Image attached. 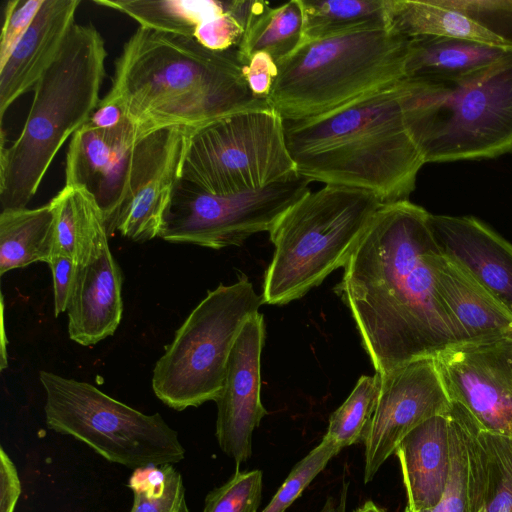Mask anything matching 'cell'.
<instances>
[{
	"label": "cell",
	"mask_w": 512,
	"mask_h": 512,
	"mask_svg": "<svg viewBox=\"0 0 512 512\" xmlns=\"http://www.w3.org/2000/svg\"><path fill=\"white\" fill-rule=\"evenodd\" d=\"M429 215L409 200L383 203L336 287L380 376L465 342L438 292Z\"/></svg>",
	"instance_id": "1"
},
{
	"label": "cell",
	"mask_w": 512,
	"mask_h": 512,
	"mask_svg": "<svg viewBox=\"0 0 512 512\" xmlns=\"http://www.w3.org/2000/svg\"><path fill=\"white\" fill-rule=\"evenodd\" d=\"M242 67L236 48L211 51L194 38L139 26L115 61L103 99L123 109L137 139L165 127L197 129L269 105L251 92Z\"/></svg>",
	"instance_id": "2"
},
{
	"label": "cell",
	"mask_w": 512,
	"mask_h": 512,
	"mask_svg": "<svg viewBox=\"0 0 512 512\" xmlns=\"http://www.w3.org/2000/svg\"><path fill=\"white\" fill-rule=\"evenodd\" d=\"M399 83L320 116L284 121L297 173L372 192L383 203L409 200L425 161L407 128Z\"/></svg>",
	"instance_id": "3"
},
{
	"label": "cell",
	"mask_w": 512,
	"mask_h": 512,
	"mask_svg": "<svg viewBox=\"0 0 512 512\" xmlns=\"http://www.w3.org/2000/svg\"><path fill=\"white\" fill-rule=\"evenodd\" d=\"M106 57L98 30L75 23L36 83L25 124L9 147L1 127V211L27 208L63 144L98 107Z\"/></svg>",
	"instance_id": "4"
},
{
	"label": "cell",
	"mask_w": 512,
	"mask_h": 512,
	"mask_svg": "<svg viewBox=\"0 0 512 512\" xmlns=\"http://www.w3.org/2000/svg\"><path fill=\"white\" fill-rule=\"evenodd\" d=\"M399 92L407 128L425 163L512 153V51L457 79H403Z\"/></svg>",
	"instance_id": "5"
},
{
	"label": "cell",
	"mask_w": 512,
	"mask_h": 512,
	"mask_svg": "<svg viewBox=\"0 0 512 512\" xmlns=\"http://www.w3.org/2000/svg\"><path fill=\"white\" fill-rule=\"evenodd\" d=\"M408 44L390 27L305 41L277 64L267 101L284 121L339 109L401 82Z\"/></svg>",
	"instance_id": "6"
},
{
	"label": "cell",
	"mask_w": 512,
	"mask_h": 512,
	"mask_svg": "<svg viewBox=\"0 0 512 512\" xmlns=\"http://www.w3.org/2000/svg\"><path fill=\"white\" fill-rule=\"evenodd\" d=\"M383 202L372 192L338 185L309 191L270 229L274 254L263 284V303L301 298L344 267Z\"/></svg>",
	"instance_id": "7"
},
{
	"label": "cell",
	"mask_w": 512,
	"mask_h": 512,
	"mask_svg": "<svg viewBox=\"0 0 512 512\" xmlns=\"http://www.w3.org/2000/svg\"><path fill=\"white\" fill-rule=\"evenodd\" d=\"M262 304L245 275L209 291L156 362L152 388L157 398L177 411L216 401L233 345Z\"/></svg>",
	"instance_id": "8"
},
{
	"label": "cell",
	"mask_w": 512,
	"mask_h": 512,
	"mask_svg": "<svg viewBox=\"0 0 512 512\" xmlns=\"http://www.w3.org/2000/svg\"><path fill=\"white\" fill-rule=\"evenodd\" d=\"M47 426L132 469L174 465L185 455L177 432L159 413L144 414L82 381L41 371Z\"/></svg>",
	"instance_id": "9"
},
{
	"label": "cell",
	"mask_w": 512,
	"mask_h": 512,
	"mask_svg": "<svg viewBox=\"0 0 512 512\" xmlns=\"http://www.w3.org/2000/svg\"><path fill=\"white\" fill-rule=\"evenodd\" d=\"M284 120L270 105L244 109L195 129L181 180L212 194L252 191L297 175Z\"/></svg>",
	"instance_id": "10"
},
{
	"label": "cell",
	"mask_w": 512,
	"mask_h": 512,
	"mask_svg": "<svg viewBox=\"0 0 512 512\" xmlns=\"http://www.w3.org/2000/svg\"><path fill=\"white\" fill-rule=\"evenodd\" d=\"M310 183L297 174L257 190L212 194L180 180L159 237L212 249L241 245L253 234L269 232L310 191Z\"/></svg>",
	"instance_id": "11"
},
{
	"label": "cell",
	"mask_w": 512,
	"mask_h": 512,
	"mask_svg": "<svg viewBox=\"0 0 512 512\" xmlns=\"http://www.w3.org/2000/svg\"><path fill=\"white\" fill-rule=\"evenodd\" d=\"M195 129L172 126L138 139L127 157L108 235L118 231L135 242L159 237L163 220L181 180Z\"/></svg>",
	"instance_id": "12"
},
{
	"label": "cell",
	"mask_w": 512,
	"mask_h": 512,
	"mask_svg": "<svg viewBox=\"0 0 512 512\" xmlns=\"http://www.w3.org/2000/svg\"><path fill=\"white\" fill-rule=\"evenodd\" d=\"M379 377L378 400L363 441L365 483L409 432L452 407L435 357L412 360Z\"/></svg>",
	"instance_id": "13"
},
{
	"label": "cell",
	"mask_w": 512,
	"mask_h": 512,
	"mask_svg": "<svg viewBox=\"0 0 512 512\" xmlns=\"http://www.w3.org/2000/svg\"><path fill=\"white\" fill-rule=\"evenodd\" d=\"M435 359L451 402L480 431L512 438V341L462 342Z\"/></svg>",
	"instance_id": "14"
},
{
	"label": "cell",
	"mask_w": 512,
	"mask_h": 512,
	"mask_svg": "<svg viewBox=\"0 0 512 512\" xmlns=\"http://www.w3.org/2000/svg\"><path fill=\"white\" fill-rule=\"evenodd\" d=\"M265 323L259 312L241 329L227 363L217 404L216 437L221 450L236 464L252 455V435L267 414L261 402V352Z\"/></svg>",
	"instance_id": "15"
},
{
	"label": "cell",
	"mask_w": 512,
	"mask_h": 512,
	"mask_svg": "<svg viewBox=\"0 0 512 512\" xmlns=\"http://www.w3.org/2000/svg\"><path fill=\"white\" fill-rule=\"evenodd\" d=\"M440 251L512 312V244L474 216L429 215Z\"/></svg>",
	"instance_id": "16"
},
{
	"label": "cell",
	"mask_w": 512,
	"mask_h": 512,
	"mask_svg": "<svg viewBox=\"0 0 512 512\" xmlns=\"http://www.w3.org/2000/svg\"><path fill=\"white\" fill-rule=\"evenodd\" d=\"M79 0H44L29 28L0 68V119L13 102L34 89L75 24Z\"/></svg>",
	"instance_id": "17"
},
{
	"label": "cell",
	"mask_w": 512,
	"mask_h": 512,
	"mask_svg": "<svg viewBox=\"0 0 512 512\" xmlns=\"http://www.w3.org/2000/svg\"><path fill=\"white\" fill-rule=\"evenodd\" d=\"M126 118L111 129L84 124L71 137L65 164V185L82 186L96 198L105 221L112 213L125 163L137 141Z\"/></svg>",
	"instance_id": "18"
},
{
	"label": "cell",
	"mask_w": 512,
	"mask_h": 512,
	"mask_svg": "<svg viewBox=\"0 0 512 512\" xmlns=\"http://www.w3.org/2000/svg\"><path fill=\"white\" fill-rule=\"evenodd\" d=\"M438 292L465 342L512 341V312L439 249L432 256Z\"/></svg>",
	"instance_id": "19"
},
{
	"label": "cell",
	"mask_w": 512,
	"mask_h": 512,
	"mask_svg": "<svg viewBox=\"0 0 512 512\" xmlns=\"http://www.w3.org/2000/svg\"><path fill=\"white\" fill-rule=\"evenodd\" d=\"M123 312L122 275L107 248L99 258L78 265L67 307L71 340L90 346L114 334Z\"/></svg>",
	"instance_id": "20"
},
{
	"label": "cell",
	"mask_w": 512,
	"mask_h": 512,
	"mask_svg": "<svg viewBox=\"0 0 512 512\" xmlns=\"http://www.w3.org/2000/svg\"><path fill=\"white\" fill-rule=\"evenodd\" d=\"M407 494L406 511L435 506L444 491L450 469L448 414L434 416L409 432L395 450Z\"/></svg>",
	"instance_id": "21"
},
{
	"label": "cell",
	"mask_w": 512,
	"mask_h": 512,
	"mask_svg": "<svg viewBox=\"0 0 512 512\" xmlns=\"http://www.w3.org/2000/svg\"><path fill=\"white\" fill-rule=\"evenodd\" d=\"M49 203L54 212V255L85 265L109 248L104 214L86 188L65 185Z\"/></svg>",
	"instance_id": "22"
},
{
	"label": "cell",
	"mask_w": 512,
	"mask_h": 512,
	"mask_svg": "<svg viewBox=\"0 0 512 512\" xmlns=\"http://www.w3.org/2000/svg\"><path fill=\"white\" fill-rule=\"evenodd\" d=\"M390 28L408 39L453 38L512 50V42L453 6L450 0H390Z\"/></svg>",
	"instance_id": "23"
},
{
	"label": "cell",
	"mask_w": 512,
	"mask_h": 512,
	"mask_svg": "<svg viewBox=\"0 0 512 512\" xmlns=\"http://www.w3.org/2000/svg\"><path fill=\"white\" fill-rule=\"evenodd\" d=\"M448 416L451 449L448 479L438 503L418 512H478L480 509L483 465L478 428L455 403Z\"/></svg>",
	"instance_id": "24"
},
{
	"label": "cell",
	"mask_w": 512,
	"mask_h": 512,
	"mask_svg": "<svg viewBox=\"0 0 512 512\" xmlns=\"http://www.w3.org/2000/svg\"><path fill=\"white\" fill-rule=\"evenodd\" d=\"M512 50L461 39H409L404 79L445 81L484 69Z\"/></svg>",
	"instance_id": "25"
},
{
	"label": "cell",
	"mask_w": 512,
	"mask_h": 512,
	"mask_svg": "<svg viewBox=\"0 0 512 512\" xmlns=\"http://www.w3.org/2000/svg\"><path fill=\"white\" fill-rule=\"evenodd\" d=\"M54 255V212L50 203L38 208L0 213V275Z\"/></svg>",
	"instance_id": "26"
},
{
	"label": "cell",
	"mask_w": 512,
	"mask_h": 512,
	"mask_svg": "<svg viewBox=\"0 0 512 512\" xmlns=\"http://www.w3.org/2000/svg\"><path fill=\"white\" fill-rule=\"evenodd\" d=\"M232 1L214 0H94L93 3L121 12L140 27L194 38L199 29L227 12Z\"/></svg>",
	"instance_id": "27"
},
{
	"label": "cell",
	"mask_w": 512,
	"mask_h": 512,
	"mask_svg": "<svg viewBox=\"0 0 512 512\" xmlns=\"http://www.w3.org/2000/svg\"><path fill=\"white\" fill-rule=\"evenodd\" d=\"M302 0H291L277 7L267 5L246 26L236 47L242 66L257 52L268 53L278 64L303 43Z\"/></svg>",
	"instance_id": "28"
},
{
	"label": "cell",
	"mask_w": 512,
	"mask_h": 512,
	"mask_svg": "<svg viewBox=\"0 0 512 512\" xmlns=\"http://www.w3.org/2000/svg\"><path fill=\"white\" fill-rule=\"evenodd\" d=\"M303 39L390 27V0H302Z\"/></svg>",
	"instance_id": "29"
},
{
	"label": "cell",
	"mask_w": 512,
	"mask_h": 512,
	"mask_svg": "<svg viewBox=\"0 0 512 512\" xmlns=\"http://www.w3.org/2000/svg\"><path fill=\"white\" fill-rule=\"evenodd\" d=\"M483 486L478 512H512V438L478 429Z\"/></svg>",
	"instance_id": "30"
},
{
	"label": "cell",
	"mask_w": 512,
	"mask_h": 512,
	"mask_svg": "<svg viewBox=\"0 0 512 512\" xmlns=\"http://www.w3.org/2000/svg\"><path fill=\"white\" fill-rule=\"evenodd\" d=\"M129 487L134 493L130 512H190L182 476L174 465L135 469Z\"/></svg>",
	"instance_id": "31"
},
{
	"label": "cell",
	"mask_w": 512,
	"mask_h": 512,
	"mask_svg": "<svg viewBox=\"0 0 512 512\" xmlns=\"http://www.w3.org/2000/svg\"><path fill=\"white\" fill-rule=\"evenodd\" d=\"M380 390V377L363 375L344 403L330 416L326 436L343 448L364 441Z\"/></svg>",
	"instance_id": "32"
},
{
	"label": "cell",
	"mask_w": 512,
	"mask_h": 512,
	"mask_svg": "<svg viewBox=\"0 0 512 512\" xmlns=\"http://www.w3.org/2000/svg\"><path fill=\"white\" fill-rule=\"evenodd\" d=\"M340 451L339 446L324 435L322 441L295 464L269 504L261 512H285Z\"/></svg>",
	"instance_id": "33"
},
{
	"label": "cell",
	"mask_w": 512,
	"mask_h": 512,
	"mask_svg": "<svg viewBox=\"0 0 512 512\" xmlns=\"http://www.w3.org/2000/svg\"><path fill=\"white\" fill-rule=\"evenodd\" d=\"M262 472L237 470L205 499L203 512H257L262 496Z\"/></svg>",
	"instance_id": "34"
},
{
	"label": "cell",
	"mask_w": 512,
	"mask_h": 512,
	"mask_svg": "<svg viewBox=\"0 0 512 512\" xmlns=\"http://www.w3.org/2000/svg\"><path fill=\"white\" fill-rule=\"evenodd\" d=\"M44 0H9L0 35V68L21 40Z\"/></svg>",
	"instance_id": "35"
},
{
	"label": "cell",
	"mask_w": 512,
	"mask_h": 512,
	"mask_svg": "<svg viewBox=\"0 0 512 512\" xmlns=\"http://www.w3.org/2000/svg\"><path fill=\"white\" fill-rule=\"evenodd\" d=\"M450 3L512 42V0H450Z\"/></svg>",
	"instance_id": "36"
},
{
	"label": "cell",
	"mask_w": 512,
	"mask_h": 512,
	"mask_svg": "<svg viewBox=\"0 0 512 512\" xmlns=\"http://www.w3.org/2000/svg\"><path fill=\"white\" fill-rule=\"evenodd\" d=\"M242 71L251 92L267 99L279 72L276 61L266 52H257L242 67Z\"/></svg>",
	"instance_id": "37"
},
{
	"label": "cell",
	"mask_w": 512,
	"mask_h": 512,
	"mask_svg": "<svg viewBox=\"0 0 512 512\" xmlns=\"http://www.w3.org/2000/svg\"><path fill=\"white\" fill-rule=\"evenodd\" d=\"M51 268L54 291V312L59 316L67 307L73 292L78 264L69 257L53 255L48 262Z\"/></svg>",
	"instance_id": "38"
},
{
	"label": "cell",
	"mask_w": 512,
	"mask_h": 512,
	"mask_svg": "<svg viewBox=\"0 0 512 512\" xmlns=\"http://www.w3.org/2000/svg\"><path fill=\"white\" fill-rule=\"evenodd\" d=\"M21 493L20 479L16 467L0 447V512H14Z\"/></svg>",
	"instance_id": "39"
},
{
	"label": "cell",
	"mask_w": 512,
	"mask_h": 512,
	"mask_svg": "<svg viewBox=\"0 0 512 512\" xmlns=\"http://www.w3.org/2000/svg\"><path fill=\"white\" fill-rule=\"evenodd\" d=\"M126 118L123 109L118 104L101 99L98 107L85 124L97 129H111L120 125Z\"/></svg>",
	"instance_id": "40"
},
{
	"label": "cell",
	"mask_w": 512,
	"mask_h": 512,
	"mask_svg": "<svg viewBox=\"0 0 512 512\" xmlns=\"http://www.w3.org/2000/svg\"><path fill=\"white\" fill-rule=\"evenodd\" d=\"M348 485L344 484L338 499L329 497L320 512H346Z\"/></svg>",
	"instance_id": "41"
},
{
	"label": "cell",
	"mask_w": 512,
	"mask_h": 512,
	"mask_svg": "<svg viewBox=\"0 0 512 512\" xmlns=\"http://www.w3.org/2000/svg\"><path fill=\"white\" fill-rule=\"evenodd\" d=\"M353 512H385V510L378 507L373 501H367Z\"/></svg>",
	"instance_id": "42"
}]
</instances>
